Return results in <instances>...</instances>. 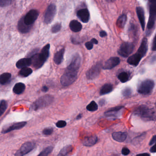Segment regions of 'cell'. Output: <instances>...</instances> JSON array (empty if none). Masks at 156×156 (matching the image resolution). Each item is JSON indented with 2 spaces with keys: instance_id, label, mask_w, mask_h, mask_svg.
Wrapping results in <instances>:
<instances>
[{
  "instance_id": "obj_1",
  "label": "cell",
  "mask_w": 156,
  "mask_h": 156,
  "mask_svg": "<svg viewBox=\"0 0 156 156\" xmlns=\"http://www.w3.org/2000/svg\"><path fill=\"white\" fill-rule=\"evenodd\" d=\"M136 114L140 116L145 121L156 120V114L153 109H150L145 105L139 106L135 111Z\"/></svg>"
},
{
  "instance_id": "obj_2",
  "label": "cell",
  "mask_w": 156,
  "mask_h": 156,
  "mask_svg": "<svg viewBox=\"0 0 156 156\" xmlns=\"http://www.w3.org/2000/svg\"><path fill=\"white\" fill-rule=\"evenodd\" d=\"M154 85V82L152 80H145L138 85L137 92L144 95L150 94L153 91Z\"/></svg>"
},
{
  "instance_id": "obj_3",
  "label": "cell",
  "mask_w": 156,
  "mask_h": 156,
  "mask_svg": "<svg viewBox=\"0 0 156 156\" xmlns=\"http://www.w3.org/2000/svg\"><path fill=\"white\" fill-rule=\"evenodd\" d=\"M77 72L66 71L60 80L61 84L63 86H67L72 84L76 81L78 77Z\"/></svg>"
},
{
  "instance_id": "obj_4",
  "label": "cell",
  "mask_w": 156,
  "mask_h": 156,
  "mask_svg": "<svg viewBox=\"0 0 156 156\" xmlns=\"http://www.w3.org/2000/svg\"><path fill=\"white\" fill-rule=\"evenodd\" d=\"M54 98L53 96L46 95L39 98L34 104V108L35 110L44 108L48 106L53 102Z\"/></svg>"
},
{
  "instance_id": "obj_5",
  "label": "cell",
  "mask_w": 156,
  "mask_h": 156,
  "mask_svg": "<svg viewBox=\"0 0 156 156\" xmlns=\"http://www.w3.org/2000/svg\"><path fill=\"white\" fill-rule=\"evenodd\" d=\"M134 48V46L132 43H124L121 45L118 49V53L123 57H127L133 53Z\"/></svg>"
},
{
  "instance_id": "obj_6",
  "label": "cell",
  "mask_w": 156,
  "mask_h": 156,
  "mask_svg": "<svg viewBox=\"0 0 156 156\" xmlns=\"http://www.w3.org/2000/svg\"><path fill=\"white\" fill-rule=\"evenodd\" d=\"M35 147V144L33 142H26L16 153L15 156H24L30 153Z\"/></svg>"
},
{
  "instance_id": "obj_7",
  "label": "cell",
  "mask_w": 156,
  "mask_h": 156,
  "mask_svg": "<svg viewBox=\"0 0 156 156\" xmlns=\"http://www.w3.org/2000/svg\"><path fill=\"white\" fill-rule=\"evenodd\" d=\"M81 58L79 54H76L73 56L69 66L67 68L66 71L77 72L81 66Z\"/></svg>"
},
{
  "instance_id": "obj_8",
  "label": "cell",
  "mask_w": 156,
  "mask_h": 156,
  "mask_svg": "<svg viewBox=\"0 0 156 156\" xmlns=\"http://www.w3.org/2000/svg\"><path fill=\"white\" fill-rule=\"evenodd\" d=\"M156 21V3L150 4L149 7V17L147 23V29H152Z\"/></svg>"
},
{
  "instance_id": "obj_9",
  "label": "cell",
  "mask_w": 156,
  "mask_h": 156,
  "mask_svg": "<svg viewBox=\"0 0 156 156\" xmlns=\"http://www.w3.org/2000/svg\"><path fill=\"white\" fill-rule=\"evenodd\" d=\"M56 12V7L54 4H50L48 7L44 17V22L46 24H49L51 23Z\"/></svg>"
},
{
  "instance_id": "obj_10",
  "label": "cell",
  "mask_w": 156,
  "mask_h": 156,
  "mask_svg": "<svg viewBox=\"0 0 156 156\" xmlns=\"http://www.w3.org/2000/svg\"><path fill=\"white\" fill-rule=\"evenodd\" d=\"M101 65L100 63L92 67L87 72H86V77L88 80H93L98 77L101 72Z\"/></svg>"
},
{
  "instance_id": "obj_11",
  "label": "cell",
  "mask_w": 156,
  "mask_h": 156,
  "mask_svg": "<svg viewBox=\"0 0 156 156\" xmlns=\"http://www.w3.org/2000/svg\"><path fill=\"white\" fill-rule=\"evenodd\" d=\"M39 15L38 11L34 9L30 10L24 17L25 23L27 25H32Z\"/></svg>"
},
{
  "instance_id": "obj_12",
  "label": "cell",
  "mask_w": 156,
  "mask_h": 156,
  "mask_svg": "<svg viewBox=\"0 0 156 156\" xmlns=\"http://www.w3.org/2000/svg\"><path fill=\"white\" fill-rule=\"evenodd\" d=\"M32 65L36 69H39L42 66L45 62L40 54H35L31 58Z\"/></svg>"
},
{
  "instance_id": "obj_13",
  "label": "cell",
  "mask_w": 156,
  "mask_h": 156,
  "mask_svg": "<svg viewBox=\"0 0 156 156\" xmlns=\"http://www.w3.org/2000/svg\"><path fill=\"white\" fill-rule=\"evenodd\" d=\"M26 124L27 122H26L15 123L10 125V126L3 129V130H2V133H7L12 132L14 130H19V129H22L23 127H24Z\"/></svg>"
},
{
  "instance_id": "obj_14",
  "label": "cell",
  "mask_w": 156,
  "mask_h": 156,
  "mask_svg": "<svg viewBox=\"0 0 156 156\" xmlns=\"http://www.w3.org/2000/svg\"><path fill=\"white\" fill-rule=\"evenodd\" d=\"M120 63V59L118 57H112L108 59L103 66L104 69H111L118 66Z\"/></svg>"
},
{
  "instance_id": "obj_15",
  "label": "cell",
  "mask_w": 156,
  "mask_h": 156,
  "mask_svg": "<svg viewBox=\"0 0 156 156\" xmlns=\"http://www.w3.org/2000/svg\"><path fill=\"white\" fill-rule=\"evenodd\" d=\"M79 19L84 23H86L90 19V13L87 9H82L79 10L77 13Z\"/></svg>"
},
{
  "instance_id": "obj_16",
  "label": "cell",
  "mask_w": 156,
  "mask_h": 156,
  "mask_svg": "<svg viewBox=\"0 0 156 156\" xmlns=\"http://www.w3.org/2000/svg\"><path fill=\"white\" fill-rule=\"evenodd\" d=\"M136 11L137 16L139 18L142 29L143 30H144L145 27L144 10L143 7L139 6L136 7Z\"/></svg>"
},
{
  "instance_id": "obj_17",
  "label": "cell",
  "mask_w": 156,
  "mask_h": 156,
  "mask_svg": "<svg viewBox=\"0 0 156 156\" xmlns=\"http://www.w3.org/2000/svg\"><path fill=\"white\" fill-rule=\"evenodd\" d=\"M98 141V137L96 135L91 136L85 137L82 141V144L86 147H91L94 145Z\"/></svg>"
},
{
  "instance_id": "obj_18",
  "label": "cell",
  "mask_w": 156,
  "mask_h": 156,
  "mask_svg": "<svg viewBox=\"0 0 156 156\" xmlns=\"http://www.w3.org/2000/svg\"><path fill=\"white\" fill-rule=\"evenodd\" d=\"M147 49H148L147 39L146 37H144L142 40V43L140 45V47L138 48L137 53L139 54L142 58H143L146 55Z\"/></svg>"
},
{
  "instance_id": "obj_19",
  "label": "cell",
  "mask_w": 156,
  "mask_h": 156,
  "mask_svg": "<svg viewBox=\"0 0 156 156\" xmlns=\"http://www.w3.org/2000/svg\"><path fill=\"white\" fill-rule=\"evenodd\" d=\"M32 25H27L25 23L24 21V17H22L18 23V29L21 33L24 34V33H28L30 31L32 28Z\"/></svg>"
},
{
  "instance_id": "obj_20",
  "label": "cell",
  "mask_w": 156,
  "mask_h": 156,
  "mask_svg": "<svg viewBox=\"0 0 156 156\" xmlns=\"http://www.w3.org/2000/svg\"><path fill=\"white\" fill-rule=\"evenodd\" d=\"M142 58H143L138 53H136L130 56L128 58L127 62L128 64L132 65V66H138Z\"/></svg>"
},
{
  "instance_id": "obj_21",
  "label": "cell",
  "mask_w": 156,
  "mask_h": 156,
  "mask_svg": "<svg viewBox=\"0 0 156 156\" xmlns=\"http://www.w3.org/2000/svg\"><path fill=\"white\" fill-rule=\"evenodd\" d=\"M32 65L31 58H23L19 59L16 63V67L18 69L27 67Z\"/></svg>"
},
{
  "instance_id": "obj_22",
  "label": "cell",
  "mask_w": 156,
  "mask_h": 156,
  "mask_svg": "<svg viewBox=\"0 0 156 156\" xmlns=\"http://www.w3.org/2000/svg\"><path fill=\"white\" fill-rule=\"evenodd\" d=\"M127 136V134L126 133L122 132H116L113 133L112 134V136L114 140L120 143L125 141Z\"/></svg>"
},
{
  "instance_id": "obj_23",
  "label": "cell",
  "mask_w": 156,
  "mask_h": 156,
  "mask_svg": "<svg viewBox=\"0 0 156 156\" xmlns=\"http://www.w3.org/2000/svg\"><path fill=\"white\" fill-rule=\"evenodd\" d=\"M65 52V49L64 48H62L55 54L54 60L56 65H60L62 63L64 58Z\"/></svg>"
},
{
  "instance_id": "obj_24",
  "label": "cell",
  "mask_w": 156,
  "mask_h": 156,
  "mask_svg": "<svg viewBox=\"0 0 156 156\" xmlns=\"http://www.w3.org/2000/svg\"><path fill=\"white\" fill-rule=\"evenodd\" d=\"M69 27L73 32L77 33L80 32L82 28L81 24L77 20H73L69 23Z\"/></svg>"
},
{
  "instance_id": "obj_25",
  "label": "cell",
  "mask_w": 156,
  "mask_h": 156,
  "mask_svg": "<svg viewBox=\"0 0 156 156\" xmlns=\"http://www.w3.org/2000/svg\"><path fill=\"white\" fill-rule=\"evenodd\" d=\"M25 88V85L23 83H17L13 88V91L16 94H20L24 91Z\"/></svg>"
},
{
  "instance_id": "obj_26",
  "label": "cell",
  "mask_w": 156,
  "mask_h": 156,
  "mask_svg": "<svg viewBox=\"0 0 156 156\" xmlns=\"http://www.w3.org/2000/svg\"><path fill=\"white\" fill-rule=\"evenodd\" d=\"M72 145H67L63 147L57 156H68L72 153L73 150Z\"/></svg>"
},
{
  "instance_id": "obj_27",
  "label": "cell",
  "mask_w": 156,
  "mask_h": 156,
  "mask_svg": "<svg viewBox=\"0 0 156 156\" xmlns=\"http://www.w3.org/2000/svg\"><path fill=\"white\" fill-rule=\"evenodd\" d=\"M113 90L112 85L109 83H106L104 84L101 88L100 90V94L101 95H105V94H109Z\"/></svg>"
},
{
  "instance_id": "obj_28",
  "label": "cell",
  "mask_w": 156,
  "mask_h": 156,
  "mask_svg": "<svg viewBox=\"0 0 156 156\" xmlns=\"http://www.w3.org/2000/svg\"><path fill=\"white\" fill-rule=\"evenodd\" d=\"M12 75L9 73H4L0 76V84L5 85L10 81Z\"/></svg>"
},
{
  "instance_id": "obj_29",
  "label": "cell",
  "mask_w": 156,
  "mask_h": 156,
  "mask_svg": "<svg viewBox=\"0 0 156 156\" xmlns=\"http://www.w3.org/2000/svg\"><path fill=\"white\" fill-rule=\"evenodd\" d=\"M123 107H122V106H118V107L112 108L108 111H106L105 113V115L107 117L114 116L115 114L117 113V112H118Z\"/></svg>"
},
{
  "instance_id": "obj_30",
  "label": "cell",
  "mask_w": 156,
  "mask_h": 156,
  "mask_svg": "<svg viewBox=\"0 0 156 156\" xmlns=\"http://www.w3.org/2000/svg\"><path fill=\"white\" fill-rule=\"evenodd\" d=\"M50 47V44H49L46 45L43 48L41 53H40V55L45 61H46L47 59L49 57Z\"/></svg>"
},
{
  "instance_id": "obj_31",
  "label": "cell",
  "mask_w": 156,
  "mask_h": 156,
  "mask_svg": "<svg viewBox=\"0 0 156 156\" xmlns=\"http://www.w3.org/2000/svg\"><path fill=\"white\" fill-rule=\"evenodd\" d=\"M33 73V70L29 67H25L21 69V70L19 73V75L20 76L23 77H27L30 76Z\"/></svg>"
},
{
  "instance_id": "obj_32",
  "label": "cell",
  "mask_w": 156,
  "mask_h": 156,
  "mask_svg": "<svg viewBox=\"0 0 156 156\" xmlns=\"http://www.w3.org/2000/svg\"><path fill=\"white\" fill-rule=\"evenodd\" d=\"M126 15H122L117 19V22H116V24L117 26L120 28H123L125 25L126 23Z\"/></svg>"
},
{
  "instance_id": "obj_33",
  "label": "cell",
  "mask_w": 156,
  "mask_h": 156,
  "mask_svg": "<svg viewBox=\"0 0 156 156\" xmlns=\"http://www.w3.org/2000/svg\"><path fill=\"white\" fill-rule=\"evenodd\" d=\"M118 78L122 83H125L129 80V76L128 73L125 72H123L119 74Z\"/></svg>"
},
{
  "instance_id": "obj_34",
  "label": "cell",
  "mask_w": 156,
  "mask_h": 156,
  "mask_svg": "<svg viewBox=\"0 0 156 156\" xmlns=\"http://www.w3.org/2000/svg\"><path fill=\"white\" fill-rule=\"evenodd\" d=\"M7 107V104L6 101L2 100L0 102V116H2L6 111Z\"/></svg>"
},
{
  "instance_id": "obj_35",
  "label": "cell",
  "mask_w": 156,
  "mask_h": 156,
  "mask_svg": "<svg viewBox=\"0 0 156 156\" xmlns=\"http://www.w3.org/2000/svg\"><path fill=\"white\" fill-rule=\"evenodd\" d=\"M86 109L90 112H94L98 109V105L95 102L92 101L87 105Z\"/></svg>"
},
{
  "instance_id": "obj_36",
  "label": "cell",
  "mask_w": 156,
  "mask_h": 156,
  "mask_svg": "<svg viewBox=\"0 0 156 156\" xmlns=\"http://www.w3.org/2000/svg\"><path fill=\"white\" fill-rule=\"evenodd\" d=\"M53 150V147L49 146L45 148L37 156H48Z\"/></svg>"
},
{
  "instance_id": "obj_37",
  "label": "cell",
  "mask_w": 156,
  "mask_h": 156,
  "mask_svg": "<svg viewBox=\"0 0 156 156\" xmlns=\"http://www.w3.org/2000/svg\"><path fill=\"white\" fill-rule=\"evenodd\" d=\"M61 24L60 23H56L51 28V31L53 33H57L59 32L61 29Z\"/></svg>"
},
{
  "instance_id": "obj_38",
  "label": "cell",
  "mask_w": 156,
  "mask_h": 156,
  "mask_svg": "<svg viewBox=\"0 0 156 156\" xmlns=\"http://www.w3.org/2000/svg\"><path fill=\"white\" fill-rule=\"evenodd\" d=\"M12 0H0V6L5 7L8 6L12 3Z\"/></svg>"
},
{
  "instance_id": "obj_39",
  "label": "cell",
  "mask_w": 156,
  "mask_h": 156,
  "mask_svg": "<svg viewBox=\"0 0 156 156\" xmlns=\"http://www.w3.org/2000/svg\"><path fill=\"white\" fill-rule=\"evenodd\" d=\"M132 93V89L129 87H126L122 91V94L124 96H129V95H131Z\"/></svg>"
},
{
  "instance_id": "obj_40",
  "label": "cell",
  "mask_w": 156,
  "mask_h": 156,
  "mask_svg": "<svg viewBox=\"0 0 156 156\" xmlns=\"http://www.w3.org/2000/svg\"><path fill=\"white\" fill-rule=\"evenodd\" d=\"M53 132V129L52 128H45L43 131V134L45 135H50Z\"/></svg>"
},
{
  "instance_id": "obj_41",
  "label": "cell",
  "mask_w": 156,
  "mask_h": 156,
  "mask_svg": "<svg viewBox=\"0 0 156 156\" xmlns=\"http://www.w3.org/2000/svg\"><path fill=\"white\" fill-rule=\"evenodd\" d=\"M56 126L58 128H63L66 126V122L64 121H59L56 123Z\"/></svg>"
},
{
  "instance_id": "obj_42",
  "label": "cell",
  "mask_w": 156,
  "mask_h": 156,
  "mask_svg": "<svg viewBox=\"0 0 156 156\" xmlns=\"http://www.w3.org/2000/svg\"><path fill=\"white\" fill-rule=\"evenodd\" d=\"M130 150L127 147H123L122 149V155L124 156H127L130 154Z\"/></svg>"
},
{
  "instance_id": "obj_43",
  "label": "cell",
  "mask_w": 156,
  "mask_h": 156,
  "mask_svg": "<svg viewBox=\"0 0 156 156\" xmlns=\"http://www.w3.org/2000/svg\"><path fill=\"white\" fill-rule=\"evenodd\" d=\"M85 47L86 48L88 49V50H91L93 48V44H92L91 42H88L87 43H85Z\"/></svg>"
},
{
  "instance_id": "obj_44",
  "label": "cell",
  "mask_w": 156,
  "mask_h": 156,
  "mask_svg": "<svg viewBox=\"0 0 156 156\" xmlns=\"http://www.w3.org/2000/svg\"><path fill=\"white\" fill-rule=\"evenodd\" d=\"M156 143V135L152 137V139L150 140L149 142V145L150 146L153 145L154 144Z\"/></svg>"
},
{
  "instance_id": "obj_45",
  "label": "cell",
  "mask_w": 156,
  "mask_h": 156,
  "mask_svg": "<svg viewBox=\"0 0 156 156\" xmlns=\"http://www.w3.org/2000/svg\"><path fill=\"white\" fill-rule=\"evenodd\" d=\"M152 50L153 51H156V34L154 37L153 40V45H152Z\"/></svg>"
},
{
  "instance_id": "obj_46",
  "label": "cell",
  "mask_w": 156,
  "mask_h": 156,
  "mask_svg": "<svg viewBox=\"0 0 156 156\" xmlns=\"http://www.w3.org/2000/svg\"><path fill=\"white\" fill-rule=\"evenodd\" d=\"M150 152L152 153H156V143L151 148L150 150Z\"/></svg>"
},
{
  "instance_id": "obj_47",
  "label": "cell",
  "mask_w": 156,
  "mask_h": 156,
  "mask_svg": "<svg viewBox=\"0 0 156 156\" xmlns=\"http://www.w3.org/2000/svg\"><path fill=\"white\" fill-rule=\"evenodd\" d=\"M100 36L101 37H106L107 36V34L105 31H101L100 32Z\"/></svg>"
},
{
  "instance_id": "obj_48",
  "label": "cell",
  "mask_w": 156,
  "mask_h": 156,
  "mask_svg": "<svg viewBox=\"0 0 156 156\" xmlns=\"http://www.w3.org/2000/svg\"><path fill=\"white\" fill-rule=\"evenodd\" d=\"M48 88L46 86H43L42 89V91L44 92H46L48 91Z\"/></svg>"
},
{
  "instance_id": "obj_49",
  "label": "cell",
  "mask_w": 156,
  "mask_h": 156,
  "mask_svg": "<svg viewBox=\"0 0 156 156\" xmlns=\"http://www.w3.org/2000/svg\"><path fill=\"white\" fill-rule=\"evenodd\" d=\"M136 156H150V155L147 153H144V154H139Z\"/></svg>"
},
{
  "instance_id": "obj_50",
  "label": "cell",
  "mask_w": 156,
  "mask_h": 156,
  "mask_svg": "<svg viewBox=\"0 0 156 156\" xmlns=\"http://www.w3.org/2000/svg\"><path fill=\"white\" fill-rule=\"evenodd\" d=\"M91 42L92 43V44H97L98 43V41H97L96 39H95V38H93V39H92L91 40Z\"/></svg>"
},
{
  "instance_id": "obj_51",
  "label": "cell",
  "mask_w": 156,
  "mask_h": 156,
  "mask_svg": "<svg viewBox=\"0 0 156 156\" xmlns=\"http://www.w3.org/2000/svg\"><path fill=\"white\" fill-rule=\"evenodd\" d=\"M104 100H103H103H100V101H99V104H100V105H101L102 106V105H104Z\"/></svg>"
},
{
  "instance_id": "obj_52",
  "label": "cell",
  "mask_w": 156,
  "mask_h": 156,
  "mask_svg": "<svg viewBox=\"0 0 156 156\" xmlns=\"http://www.w3.org/2000/svg\"><path fill=\"white\" fill-rule=\"evenodd\" d=\"M82 117L81 114L79 115H78L76 119L77 120H79V119H81Z\"/></svg>"
},
{
  "instance_id": "obj_53",
  "label": "cell",
  "mask_w": 156,
  "mask_h": 156,
  "mask_svg": "<svg viewBox=\"0 0 156 156\" xmlns=\"http://www.w3.org/2000/svg\"><path fill=\"white\" fill-rule=\"evenodd\" d=\"M149 2L150 3H156V0H149Z\"/></svg>"
},
{
  "instance_id": "obj_54",
  "label": "cell",
  "mask_w": 156,
  "mask_h": 156,
  "mask_svg": "<svg viewBox=\"0 0 156 156\" xmlns=\"http://www.w3.org/2000/svg\"><path fill=\"white\" fill-rule=\"evenodd\" d=\"M106 1L109 2H114L115 1H116V0H106Z\"/></svg>"
},
{
  "instance_id": "obj_55",
  "label": "cell",
  "mask_w": 156,
  "mask_h": 156,
  "mask_svg": "<svg viewBox=\"0 0 156 156\" xmlns=\"http://www.w3.org/2000/svg\"><path fill=\"white\" fill-rule=\"evenodd\" d=\"M155 106H156V103H155Z\"/></svg>"
}]
</instances>
